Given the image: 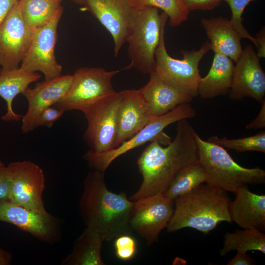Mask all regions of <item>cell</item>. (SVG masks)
<instances>
[{
    "mask_svg": "<svg viewBox=\"0 0 265 265\" xmlns=\"http://www.w3.org/2000/svg\"><path fill=\"white\" fill-rule=\"evenodd\" d=\"M64 111L55 106H52L45 109L40 115L36 124L39 126L51 128L53 123L60 118Z\"/></svg>",
    "mask_w": 265,
    "mask_h": 265,
    "instance_id": "cell-32",
    "label": "cell"
},
{
    "mask_svg": "<svg viewBox=\"0 0 265 265\" xmlns=\"http://www.w3.org/2000/svg\"><path fill=\"white\" fill-rule=\"evenodd\" d=\"M40 75L36 72L27 71L21 67L10 70L0 69V96L6 103V112L1 117L5 121H18L23 116L14 112L12 102L14 98L38 80Z\"/></svg>",
    "mask_w": 265,
    "mask_h": 265,
    "instance_id": "cell-23",
    "label": "cell"
},
{
    "mask_svg": "<svg viewBox=\"0 0 265 265\" xmlns=\"http://www.w3.org/2000/svg\"><path fill=\"white\" fill-rule=\"evenodd\" d=\"M163 22L155 58L156 71L163 78L178 87L194 98L198 95V87L202 77L199 64L211 50L210 43L205 42L197 50L181 51L182 59H176L167 53L165 44V27Z\"/></svg>",
    "mask_w": 265,
    "mask_h": 265,
    "instance_id": "cell-7",
    "label": "cell"
},
{
    "mask_svg": "<svg viewBox=\"0 0 265 265\" xmlns=\"http://www.w3.org/2000/svg\"><path fill=\"white\" fill-rule=\"evenodd\" d=\"M234 194L231 201L230 213L232 221L243 229L265 230V195L251 191L247 186L242 187Z\"/></svg>",
    "mask_w": 265,
    "mask_h": 265,
    "instance_id": "cell-20",
    "label": "cell"
},
{
    "mask_svg": "<svg viewBox=\"0 0 265 265\" xmlns=\"http://www.w3.org/2000/svg\"><path fill=\"white\" fill-rule=\"evenodd\" d=\"M119 70L81 67L73 75L63 98L54 106L63 110H78L83 113L104 98L115 93L111 80Z\"/></svg>",
    "mask_w": 265,
    "mask_h": 265,
    "instance_id": "cell-8",
    "label": "cell"
},
{
    "mask_svg": "<svg viewBox=\"0 0 265 265\" xmlns=\"http://www.w3.org/2000/svg\"><path fill=\"white\" fill-rule=\"evenodd\" d=\"M189 10H211L217 6L222 0H183Z\"/></svg>",
    "mask_w": 265,
    "mask_h": 265,
    "instance_id": "cell-34",
    "label": "cell"
},
{
    "mask_svg": "<svg viewBox=\"0 0 265 265\" xmlns=\"http://www.w3.org/2000/svg\"><path fill=\"white\" fill-rule=\"evenodd\" d=\"M32 30L24 23L19 0L0 26V66L2 69L19 67L30 45Z\"/></svg>",
    "mask_w": 265,
    "mask_h": 265,
    "instance_id": "cell-13",
    "label": "cell"
},
{
    "mask_svg": "<svg viewBox=\"0 0 265 265\" xmlns=\"http://www.w3.org/2000/svg\"><path fill=\"white\" fill-rule=\"evenodd\" d=\"M7 168L10 181L9 201L38 212H48L42 199L45 186L42 169L28 160L11 162Z\"/></svg>",
    "mask_w": 265,
    "mask_h": 265,
    "instance_id": "cell-10",
    "label": "cell"
},
{
    "mask_svg": "<svg viewBox=\"0 0 265 265\" xmlns=\"http://www.w3.org/2000/svg\"><path fill=\"white\" fill-rule=\"evenodd\" d=\"M121 92L102 100L84 113L87 128L84 137L90 151L99 154L114 148Z\"/></svg>",
    "mask_w": 265,
    "mask_h": 265,
    "instance_id": "cell-9",
    "label": "cell"
},
{
    "mask_svg": "<svg viewBox=\"0 0 265 265\" xmlns=\"http://www.w3.org/2000/svg\"><path fill=\"white\" fill-rule=\"evenodd\" d=\"M262 106L257 116L246 126V129H260L265 127V100L261 103Z\"/></svg>",
    "mask_w": 265,
    "mask_h": 265,
    "instance_id": "cell-35",
    "label": "cell"
},
{
    "mask_svg": "<svg viewBox=\"0 0 265 265\" xmlns=\"http://www.w3.org/2000/svg\"><path fill=\"white\" fill-rule=\"evenodd\" d=\"M265 30L263 28L259 33H257L255 37L257 41V48H258V53L257 55L260 58L265 57Z\"/></svg>",
    "mask_w": 265,
    "mask_h": 265,
    "instance_id": "cell-38",
    "label": "cell"
},
{
    "mask_svg": "<svg viewBox=\"0 0 265 265\" xmlns=\"http://www.w3.org/2000/svg\"><path fill=\"white\" fill-rule=\"evenodd\" d=\"M114 239L115 253L117 258L128 261L135 257L137 251V244L131 234L123 235Z\"/></svg>",
    "mask_w": 265,
    "mask_h": 265,
    "instance_id": "cell-31",
    "label": "cell"
},
{
    "mask_svg": "<svg viewBox=\"0 0 265 265\" xmlns=\"http://www.w3.org/2000/svg\"><path fill=\"white\" fill-rule=\"evenodd\" d=\"M0 221L15 225L45 241L52 240L55 232L54 220L50 213L38 212L9 200H0Z\"/></svg>",
    "mask_w": 265,
    "mask_h": 265,
    "instance_id": "cell-18",
    "label": "cell"
},
{
    "mask_svg": "<svg viewBox=\"0 0 265 265\" xmlns=\"http://www.w3.org/2000/svg\"><path fill=\"white\" fill-rule=\"evenodd\" d=\"M10 181L7 166L0 159V200H9Z\"/></svg>",
    "mask_w": 265,
    "mask_h": 265,
    "instance_id": "cell-33",
    "label": "cell"
},
{
    "mask_svg": "<svg viewBox=\"0 0 265 265\" xmlns=\"http://www.w3.org/2000/svg\"><path fill=\"white\" fill-rule=\"evenodd\" d=\"M63 10L59 11L46 26L32 30L29 47L21 62V67L30 72H41L45 80L61 76L62 66L54 54L57 29Z\"/></svg>",
    "mask_w": 265,
    "mask_h": 265,
    "instance_id": "cell-11",
    "label": "cell"
},
{
    "mask_svg": "<svg viewBox=\"0 0 265 265\" xmlns=\"http://www.w3.org/2000/svg\"><path fill=\"white\" fill-rule=\"evenodd\" d=\"M208 141L219 145L225 149L233 150L237 152L250 151L265 153V131H262L256 134L243 138L228 139L212 136Z\"/></svg>",
    "mask_w": 265,
    "mask_h": 265,
    "instance_id": "cell-29",
    "label": "cell"
},
{
    "mask_svg": "<svg viewBox=\"0 0 265 265\" xmlns=\"http://www.w3.org/2000/svg\"><path fill=\"white\" fill-rule=\"evenodd\" d=\"M136 8L154 7L163 10L169 18L171 26H177L188 19L190 11L183 0H129Z\"/></svg>",
    "mask_w": 265,
    "mask_h": 265,
    "instance_id": "cell-28",
    "label": "cell"
},
{
    "mask_svg": "<svg viewBox=\"0 0 265 265\" xmlns=\"http://www.w3.org/2000/svg\"><path fill=\"white\" fill-rule=\"evenodd\" d=\"M62 0H19L25 24L32 30L49 24L60 11Z\"/></svg>",
    "mask_w": 265,
    "mask_h": 265,
    "instance_id": "cell-25",
    "label": "cell"
},
{
    "mask_svg": "<svg viewBox=\"0 0 265 265\" xmlns=\"http://www.w3.org/2000/svg\"><path fill=\"white\" fill-rule=\"evenodd\" d=\"M226 2L231 11L230 19L234 27L238 32L241 39H248L257 47L255 37L252 36L245 28L242 24V15L246 6L254 0H222Z\"/></svg>",
    "mask_w": 265,
    "mask_h": 265,
    "instance_id": "cell-30",
    "label": "cell"
},
{
    "mask_svg": "<svg viewBox=\"0 0 265 265\" xmlns=\"http://www.w3.org/2000/svg\"><path fill=\"white\" fill-rule=\"evenodd\" d=\"M167 18L164 12L159 14L156 7L136 8L127 39L131 63L126 68H134L144 74L156 70L155 52L162 24Z\"/></svg>",
    "mask_w": 265,
    "mask_h": 265,
    "instance_id": "cell-5",
    "label": "cell"
},
{
    "mask_svg": "<svg viewBox=\"0 0 265 265\" xmlns=\"http://www.w3.org/2000/svg\"><path fill=\"white\" fill-rule=\"evenodd\" d=\"M195 115V110L188 103L180 105L164 114L152 116L140 131L118 147L99 154L89 150L84 159L93 170L105 172L116 159L147 142L158 141L161 145H167L171 141V138L164 132V129L172 123L192 118Z\"/></svg>",
    "mask_w": 265,
    "mask_h": 265,
    "instance_id": "cell-6",
    "label": "cell"
},
{
    "mask_svg": "<svg viewBox=\"0 0 265 265\" xmlns=\"http://www.w3.org/2000/svg\"><path fill=\"white\" fill-rule=\"evenodd\" d=\"M207 177L198 162L181 170L162 193L169 200L174 201L178 197L206 183Z\"/></svg>",
    "mask_w": 265,
    "mask_h": 265,
    "instance_id": "cell-27",
    "label": "cell"
},
{
    "mask_svg": "<svg viewBox=\"0 0 265 265\" xmlns=\"http://www.w3.org/2000/svg\"><path fill=\"white\" fill-rule=\"evenodd\" d=\"M168 233L190 228L207 234L222 222H232L227 192L204 183L174 201Z\"/></svg>",
    "mask_w": 265,
    "mask_h": 265,
    "instance_id": "cell-3",
    "label": "cell"
},
{
    "mask_svg": "<svg viewBox=\"0 0 265 265\" xmlns=\"http://www.w3.org/2000/svg\"><path fill=\"white\" fill-rule=\"evenodd\" d=\"M18 0H0V26Z\"/></svg>",
    "mask_w": 265,
    "mask_h": 265,
    "instance_id": "cell-37",
    "label": "cell"
},
{
    "mask_svg": "<svg viewBox=\"0 0 265 265\" xmlns=\"http://www.w3.org/2000/svg\"><path fill=\"white\" fill-rule=\"evenodd\" d=\"M174 210V202L162 193L141 198L134 201L130 220L132 231L148 245L157 242L161 231L167 227Z\"/></svg>",
    "mask_w": 265,
    "mask_h": 265,
    "instance_id": "cell-12",
    "label": "cell"
},
{
    "mask_svg": "<svg viewBox=\"0 0 265 265\" xmlns=\"http://www.w3.org/2000/svg\"><path fill=\"white\" fill-rule=\"evenodd\" d=\"M176 129L174 139L166 146L151 142L139 156L137 163L142 182L131 200L163 193L181 170L198 162L195 130L187 119L178 121Z\"/></svg>",
    "mask_w": 265,
    "mask_h": 265,
    "instance_id": "cell-1",
    "label": "cell"
},
{
    "mask_svg": "<svg viewBox=\"0 0 265 265\" xmlns=\"http://www.w3.org/2000/svg\"><path fill=\"white\" fill-rule=\"evenodd\" d=\"M76 2H79V3H82L83 2L84 0H73Z\"/></svg>",
    "mask_w": 265,
    "mask_h": 265,
    "instance_id": "cell-40",
    "label": "cell"
},
{
    "mask_svg": "<svg viewBox=\"0 0 265 265\" xmlns=\"http://www.w3.org/2000/svg\"><path fill=\"white\" fill-rule=\"evenodd\" d=\"M103 237L86 227L75 240L71 253L62 261L67 265H104L101 256Z\"/></svg>",
    "mask_w": 265,
    "mask_h": 265,
    "instance_id": "cell-24",
    "label": "cell"
},
{
    "mask_svg": "<svg viewBox=\"0 0 265 265\" xmlns=\"http://www.w3.org/2000/svg\"><path fill=\"white\" fill-rule=\"evenodd\" d=\"M10 253L0 247V265H8L11 263Z\"/></svg>",
    "mask_w": 265,
    "mask_h": 265,
    "instance_id": "cell-39",
    "label": "cell"
},
{
    "mask_svg": "<svg viewBox=\"0 0 265 265\" xmlns=\"http://www.w3.org/2000/svg\"><path fill=\"white\" fill-rule=\"evenodd\" d=\"M235 65L229 57L214 53L212 63L207 75L202 78L198 95L202 99H212L226 95L230 90Z\"/></svg>",
    "mask_w": 265,
    "mask_h": 265,
    "instance_id": "cell-22",
    "label": "cell"
},
{
    "mask_svg": "<svg viewBox=\"0 0 265 265\" xmlns=\"http://www.w3.org/2000/svg\"><path fill=\"white\" fill-rule=\"evenodd\" d=\"M105 172L94 170L83 183L79 209L86 226L99 232L105 241L132 234L130 220L134 201L125 192L116 193L106 186Z\"/></svg>",
    "mask_w": 265,
    "mask_h": 265,
    "instance_id": "cell-2",
    "label": "cell"
},
{
    "mask_svg": "<svg viewBox=\"0 0 265 265\" xmlns=\"http://www.w3.org/2000/svg\"><path fill=\"white\" fill-rule=\"evenodd\" d=\"M254 260L246 252H237L236 255L227 264V265H252Z\"/></svg>",
    "mask_w": 265,
    "mask_h": 265,
    "instance_id": "cell-36",
    "label": "cell"
},
{
    "mask_svg": "<svg viewBox=\"0 0 265 265\" xmlns=\"http://www.w3.org/2000/svg\"><path fill=\"white\" fill-rule=\"evenodd\" d=\"M251 45H247L236 62L231 87V99L250 97L259 103L265 100V73Z\"/></svg>",
    "mask_w": 265,
    "mask_h": 265,
    "instance_id": "cell-15",
    "label": "cell"
},
{
    "mask_svg": "<svg viewBox=\"0 0 265 265\" xmlns=\"http://www.w3.org/2000/svg\"><path fill=\"white\" fill-rule=\"evenodd\" d=\"M149 75V81L139 89L152 116L164 114L192 100L193 97L165 80L156 70Z\"/></svg>",
    "mask_w": 265,
    "mask_h": 265,
    "instance_id": "cell-19",
    "label": "cell"
},
{
    "mask_svg": "<svg viewBox=\"0 0 265 265\" xmlns=\"http://www.w3.org/2000/svg\"><path fill=\"white\" fill-rule=\"evenodd\" d=\"M120 92L114 148L133 136L152 117L139 89L126 90Z\"/></svg>",
    "mask_w": 265,
    "mask_h": 265,
    "instance_id": "cell-17",
    "label": "cell"
},
{
    "mask_svg": "<svg viewBox=\"0 0 265 265\" xmlns=\"http://www.w3.org/2000/svg\"><path fill=\"white\" fill-rule=\"evenodd\" d=\"M72 78V75H67L45 80L36 83L34 88L28 87L24 91L22 94L27 101L28 108L21 119L23 133H27L37 128V122L42 112L63 98L69 88Z\"/></svg>",
    "mask_w": 265,
    "mask_h": 265,
    "instance_id": "cell-16",
    "label": "cell"
},
{
    "mask_svg": "<svg viewBox=\"0 0 265 265\" xmlns=\"http://www.w3.org/2000/svg\"><path fill=\"white\" fill-rule=\"evenodd\" d=\"M260 251L265 253V234L256 229H243L227 232L224 236L223 246L219 250L221 256L229 252Z\"/></svg>",
    "mask_w": 265,
    "mask_h": 265,
    "instance_id": "cell-26",
    "label": "cell"
},
{
    "mask_svg": "<svg viewBox=\"0 0 265 265\" xmlns=\"http://www.w3.org/2000/svg\"><path fill=\"white\" fill-rule=\"evenodd\" d=\"M201 24L211 41V50L236 62L243 52L241 38L230 20L221 16L202 18Z\"/></svg>",
    "mask_w": 265,
    "mask_h": 265,
    "instance_id": "cell-21",
    "label": "cell"
},
{
    "mask_svg": "<svg viewBox=\"0 0 265 265\" xmlns=\"http://www.w3.org/2000/svg\"><path fill=\"white\" fill-rule=\"evenodd\" d=\"M193 134L197 146L198 162L207 177L206 183L233 193L249 185L265 184L263 169L243 167L223 147L203 140L195 131Z\"/></svg>",
    "mask_w": 265,
    "mask_h": 265,
    "instance_id": "cell-4",
    "label": "cell"
},
{
    "mask_svg": "<svg viewBox=\"0 0 265 265\" xmlns=\"http://www.w3.org/2000/svg\"><path fill=\"white\" fill-rule=\"evenodd\" d=\"M83 3L111 35L116 56L127 42L136 8L129 0H84Z\"/></svg>",
    "mask_w": 265,
    "mask_h": 265,
    "instance_id": "cell-14",
    "label": "cell"
}]
</instances>
